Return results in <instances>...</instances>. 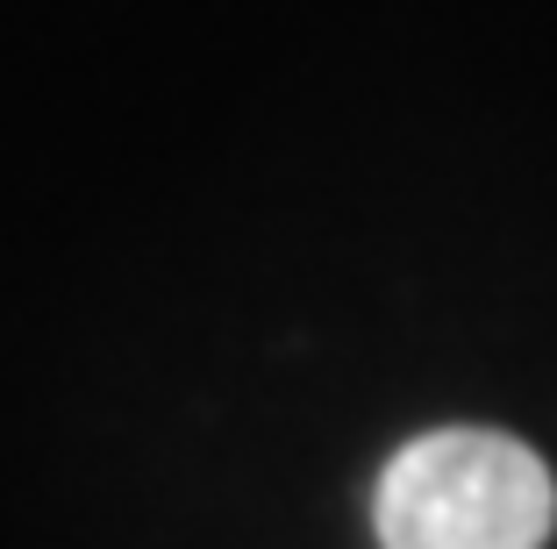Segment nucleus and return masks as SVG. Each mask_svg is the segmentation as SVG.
Masks as SVG:
<instances>
[{"mask_svg": "<svg viewBox=\"0 0 557 549\" xmlns=\"http://www.w3.org/2000/svg\"><path fill=\"white\" fill-rule=\"evenodd\" d=\"M372 528L379 549H543L557 528V478L522 436L429 428L386 457Z\"/></svg>", "mask_w": 557, "mask_h": 549, "instance_id": "1", "label": "nucleus"}]
</instances>
